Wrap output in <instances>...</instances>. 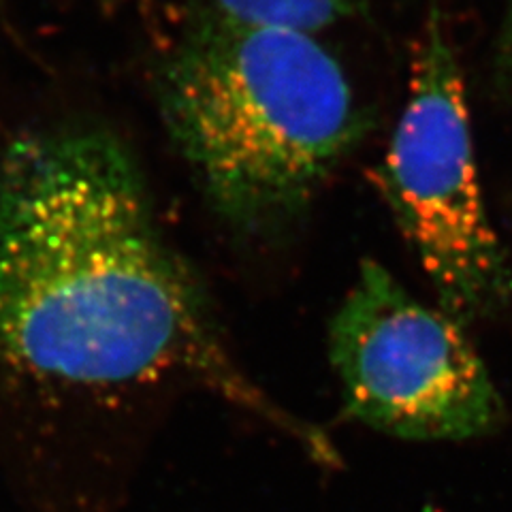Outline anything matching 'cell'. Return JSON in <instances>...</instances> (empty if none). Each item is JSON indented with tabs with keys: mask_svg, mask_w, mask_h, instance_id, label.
<instances>
[{
	"mask_svg": "<svg viewBox=\"0 0 512 512\" xmlns=\"http://www.w3.org/2000/svg\"><path fill=\"white\" fill-rule=\"evenodd\" d=\"M0 370L101 404L192 382L338 461L235 363L133 156L99 131L26 137L0 156Z\"/></svg>",
	"mask_w": 512,
	"mask_h": 512,
	"instance_id": "1",
	"label": "cell"
},
{
	"mask_svg": "<svg viewBox=\"0 0 512 512\" xmlns=\"http://www.w3.org/2000/svg\"><path fill=\"white\" fill-rule=\"evenodd\" d=\"M160 116L216 214L250 235L286 229L361 133L323 43L220 11L192 22L156 82Z\"/></svg>",
	"mask_w": 512,
	"mask_h": 512,
	"instance_id": "2",
	"label": "cell"
},
{
	"mask_svg": "<svg viewBox=\"0 0 512 512\" xmlns=\"http://www.w3.org/2000/svg\"><path fill=\"white\" fill-rule=\"evenodd\" d=\"M408 86L378 190L442 310L459 323L489 316L512 299V269L480 188L466 86L438 9L414 45Z\"/></svg>",
	"mask_w": 512,
	"mask_h": 512,
	"instance_id": "3",
	"label": "cell"
},
{
	"mask_svg": "<svg viewBox=\"0 0 512 512\" xmlns=\"http://www.w3.org/2000/svg\"><path fill=\"white\" fill-rule=\"evenodd\" d=\"M461 323L363 261L331 320L346 412L404 440H468L502 419V399Z\"/></svg>",
	"mask_w": 512,
	"mask_h": 512,
	"instance_id": "4",
	"label": "cell"
},
{
	"mask_svg": "<svg viewBox=\"0 0 512 512\" xmlns=\"http://www.w3.org/2000/svg\"><path fill=\"white\" fill-rule=\"evenodd\" d=\"M365 0H216V11L231 20L314 35L357 15Z\"/></svg>",
	"mask_w": 512,
	"mask_h": 512,
	"instance_id": "5",
	"label": "cell"
},
{
	"mask_svg": "<svg viewBox=\"0 0 512 512\" xmlns=\"http://www.w3.org/2000/svg\"><path fill=\"white\" fill-rule=\"evenodd\" d=\"M500 71L506 79V84L512 88V3L502 28V39H500Z\"/></svg>",
	"mask_w": 512,
	"mask_h": 512,
	"instance_id": "6",
	"label": "cell"
}]
</instances>
